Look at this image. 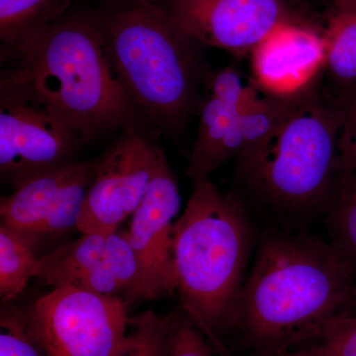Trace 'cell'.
Instances as JSON below:
<instances>
[{"label":"cell","instance_id":"obj_6","mask_svg":"<svg viewBox=\"0 0 356 356\" xmlns=\"http://www.w3.org/2000/svg\"><path fill=\"white\" fill-rule=\"evenodd\" d=\"M84 144L64 116L20 74L0 79V175L19 187L41 173L72 163Z\"/></svg>","mask_w":356,"mask_h":356},{"label":"cell","instance_id":"obj_12","mask_svg":"<svg viewBox=\"0 0 356 356\" xmlns=\"http://www.w3.org/2000/svg\"><path fill=\"white\" fill-rule=\"evenodd\" d=\"M254 83L268 95L291 96L317 79L325 63L323 34L297 23H283L252 50Z\"/></svg>","mask_w":356,"mask_h":356},{"label":"cell","instance_id":"obj_13","mask_svg":"<svg viewBox=\"0 0 356 356\" xmlns=\"http://www.w3.org/2000/svg\"><path fill=\"white\" fill-rule=\"evenodd\" d=\"M79 165L72 163L41 173L21 184L9 197L2 198L1 225L28 243Z\"/></svg>","mask_w":356,"mask_h":356},{"label":"cell","instance_id":"obj_3","mask_svg":"<svg viewBox=\"0 0 356 356\" xmlns=\"http://www.w3.org/2000/svg\"><path fill=\"white\" fill-rule=\"evenodd\" d=\"M341 114L316 81L295 95L270 133L236 156L247 194L284 222L325 217L337 189Z\"/></svg>","mask_w":356,"mask_h":356},{"label":"cell","instance_id":"obj_26","mask_svg":"<svg viewBox=\"0 0 356 356\" xmlns=\"http://www.w3.org/2000/svg\"><path fill=\"white\" fill-rule=\"evenodd\" d=\"M70 286L103 296H114L115 293L123 291L104 262L77 277Z\"/></svg>","mask_w":356,"mask_h":356},{"label":"cell","instance_id":"obj_2","mask_svg":"<svg viewBox=\"0 0 356 356\" xmlns=\"http://www.w3.org/2000/svg\"><path fill=\"white\" fill-rule=\"evenodd\" d=\"M91 16L112 72L147 127L170 138L198 116L210 65L200 42L156 0H95Z\"/></svg>","mask_w":356,"mask_h":356},{"label":"cell","instance_id":"obj_23","mask_svg":"<svg viewBox=\"0 0 356 356\" xmlns=\"http://www.w3.org/2000/svg\"><path fill=\"white\" fill-rule=\"evenodd\" d=\"M103 262L126 293L132 289L139 276V262L127 232L118 229L107 235Z\"/></svg>","mask_w":356,"mask_h":356},{"label":"cell","instance_id":"obj_15","mask_svg":"<svg viewBox=\"0 0 356 356\" xmlns=\"http://www.w3.org/2000/svg\"><path fill=\"white\" fill-rule=\"evenodd\" d=\"M322 34L325 44L322 70L341 92L356 86V6H334Z\"/></svg>","mask_w":356,"mask_h":356},{"label":"cell","instance_id":"obj_28","mask_svg":"<svg viewBox=\"0 0 356 356\" xmlns=\"http://www.w3.org/2000/svg\"><path fill=\"white\" fill-rule=\"evenodd\" d=\"M334 6H356V0H332Z\"/></svg>","mask_w":356,"mask_h":356},{"label":"cell","instance_id":"obj_19","mask_svg":"<svg viewBox=\"0 0 356 356\" xmlns=\"http://www.w3.org/2000/svg\"><path fill=\"white\" fill-rule=\"evenodd\" d=\"M38 261L34 248L11 229L0 226V297L3 303L24 290L34 277Z\"/></svg>","mask_w":356,"mask_h":356},{"label":"cell","instance_id":"obj_8","mask_svg":"<svg viewBox=\"0 0 356 356\" xmlns=\"http://www.w3.org/2000/svg\"><path fill=\"white\" fill-rule=\"evenodd\" d=\"M158 138L146 126H128L97 159L76 227L81 234H110L132 217L149 187Z\"/></svg>","mask_w":356,"mask_h":356},{"label":"cell","instance_id":"obj_24","mask_svg":"<svg viewBox=\"0 0 356 356\" xmlns=\"http://www.w3.org/2000/svg\"><path fill=\"white\" fill-rule=\"evenodd\" d=\"M330 95L337 102L341 114L339 138V170L343 172L356 173V86L337 95Z\"/></svg>","mask_w":356,"mask_h":356},{"label":"cell","instance_id":"obj_25","mask_svg":"<svg viewBox=\"0 0 356 356\" xmlns=\"http://www.w3.org/2000/svg\"><path fill=\"white\" fill-rule=\"evenodd\" d=\"M321 339L337 356H356V313L334 320Z\"/></svg>","mask_w":356,"mask_h":356},{"label":"cell","instance_id":"obj_7","mask_svg":"<svg viewBox=\"0 0 356 356\" xmlns=\"http://www.w3.org/2000/svg\"><path fill=\"white\" fill-rule=\"evenodd\" d=\"M28 311L48 356H111L131 321L126 301L72 286L54 288Z\"/></svg>","mask_w":356,"mask_h":356},{"label":"cell","instance_id":"obj_9","mask_svg":"<svg viewBox=\"0 0 356 356\" xmlns=\"http://www.w3.org/2000/svg\"><path fill=\"white\" fill-rule=\"evenodd\" d=\"M180 205L177 178L159 147L146 195L132 215L127 232L139 262L137 282L126 293L128 305L177 290L172 245Z\"/></svg>","mask_w":356,"mask_h":356},{"label":"cell","instance_id":"obj_20","mask_svg":"<svg viewBox=\"0 0 356 356\" xmlns=\"http://www.w3.org/2000/svg\"><path fill=\"white\" fill-rule=\"evenodd\" d=\"M4 304L0 311V356H48L33 329L28 308Z\"/></svg>","mask_w":356,"mask_h":356},{"label":"cell","instance_id":"obj_14","mask_svg":"<svg viewBox=\"0 0 356 356\" xmlns=\"http://www.w3.org/2000/svg\"><path fill=\"white\" fill-rule=\"evenodd\" d=\"M108 234H83L40 257L34 277L54 288L70 286L86 271L103 264Z\"/></svg>","mask_w":356,"mask_h":356},{"label":"cell","instance_id":"obj_11","mask_svg":"<svg viewBox=\"0 0 356 356\" xmlns=\"http://www.w3.org/2000/svg\"><path fill=\"white\" fill-rule=\"evenodd\" d=\"M257 92L245 84L236 67L210 70L203 86L197 138L186 175L192 184L210 179L226 161L238 156L243 144L242 111Z\"/></svg>","mask_w":356,"mask_h":356},{"label":"cell","instance_id":"obj_21","mask_svg":"<svg viewBox=\"0 0 356 356\" xmlns=\"http://www.w3.org/2000/svg\"><path fill=\"white\" fill-rule=\"evenodd\" d=\"M166 320L165 356H228L184 312Z\"/></svg>","mask_w":356,"mask_h":356},{"label":"cell","instance_id":"obj_1","mask_svg":"<svg viewBox=\"0 0 356 356\" xmlns=\"http://www.w3.org/2000/svg\"><path fill=\"white\" fill-rule=\"evenodd\" d=\"M356 313V276L331 242L278 232L262 238L243 285L236 327L259 353L321 339Z\"/></svg>","mask_w":356,"mask_h":356},{"label":"cell","instance_id":"obj_17","mask_svg":"<svg viewBox=\"0 0 356 356\" xmlns=\"http://www.w3.org/2000/svg\"><path fill=\"white\" fill-rule=\"evenodd\" d=\"M97 159L79 163L76 173L58 194L57 200L33 234L28 245L36 250L37 245L76 228L83 214L89 185L95 175Z\"/></svg>","mask_w":356,"mask_h":356},{"label":"cell","instance_id":"obj_22","mask_svg":"<svg viewBox=\"0 0 356 356\" xmlns=\"http://www.w3.org/2000/svg\"><path fill=\"white\" fill-rule=\"evenodd\" d=\"M165 318L146 312L131 318L127 336L111 356H165Z\"/></svg>","mask_w":356,"mask_h":356},{"label":"cell","instance_id":"obj_16","mask_svg":"<svg viewBox=\"0 0 356 356\" xmlns=\"http://www.w3.org/2000/svg\"><path fill=\"white\" fill-rule=\"evenodd\" d=\"M76 0H0V50L10 48L69 13Z\"/></svg>","mask_w":356,"mask_h":356},{"label":"cell","instance_id":"obj_10","mask_svg":"<svg viewBox=\"0 0 356 356\" xmlns=\"http://www.w3.org/2000/svg\"><path fill=\"white\" fill-rule=\"evenodd\" d=\"M203 46L243 57L290 22L283 0H156Z\"/></svg>","mask_w":356,"mask_h":356},{"label":"cell","instance_id":"obj_5","mask_svg":"<svg viewBox=\"0 0 356 356\" xmlns=\"http://www.w3.org/2000/svg\"><path fill=\"white\" fill-rule=\"evenodd\" d=\"M192 185L173 236L175 283L184 313L224 346L222 337L236 327L254 229L238 194L210 179Z\"/></svg>","mask_w":356,"mask_h":356},{"label":"cell","instance_id":"obj_27","mask_svg":"<svg viewBox=\"0 0 356 356\" xmlns=\"http://www.w3.org/2000/svg\"><path fill=\"white\" fill-rule=\"evenodd\" d=\"M280 356H337L336 353L327 348L325 343L317 344L301 350H290L286 353H276Z\"/></svg>","mask_w":356,"mask_h":356},{"label":"cell","instance_id":"obj_4","mask_svg":"<svg viewBox=\"0 0 356 356\" xmlns=\"http://www.w3.org/2000/svg\"><path fill=\"white\" fill-rule=\"evenodd\" d=\"M0 51L6 69L31 84L84 143L131 125L147 127L112 72L90 9L74 6Z\"/></svg>","mask_w":356,"mask_h":356},{"label":"cell","instance_id":"obj_29","mask_svg":"<svg viewBox=\"0 0 356 356\" xmlns=\"http://www.w3.org/2000/svg\"><path fill=\"white\" fill-rule=\"evenodd\" d=\"M257 356H280L278 355H271V353H259Z\"/></svg>","mask_w":356,"mask_h":356},{"label":"cell","instance_id":"obj_18","mask_svg":"<svg viewBox=\"0 0 356 356\" xmlns=\"http://www.w3.org/2000/svg\"><path fill=\"white\" fill-rule=\"evenodd\" d=\"M325 219L330 242L356 276V173L341 172L336 199Z\"/></svg>","mask_w":356,"mask_h":356}]
</instances>
